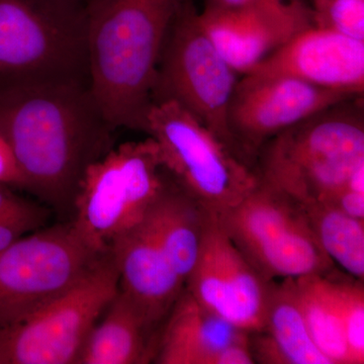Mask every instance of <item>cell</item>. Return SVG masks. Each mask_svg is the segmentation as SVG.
<instances>
[{"label": "cell", "mask_w": 364, "mask_h": 364, "mask_svg": "<svg viewBox=\"0 0 364 364\" xmlns=\"http://www.w3.org/2000/svg\"><path fill=\"white\" fill-rule=\"evenodd\" d=\"M335 207L354 219L364 220V193L344 188L331 200Z\"/></svg>", "instance_id": "28"}, {"label": "cell", "mask_w": 364, "mask_h": 364, "mask_svg": "<svg viewBox=\"0 0 364 364\" xmlns=\"http://www.w3.org/2000/svg\"><path fill=\"white\" fill-rule=\"evenodd\" d=\"M249 343L255 363L332 364L311 338L291 279L270 282L264 326Z\"/></svg>", "instance_id": "17"}, {"label": "cell", "mask_w": 364, "mask_h": 364, "mask_svg": "<svg viewBox=\"0 0 364 364\" xmlns=\"http://www.w3.org/2000/svg\"><path fill=\"white\" fill-rule=\"evenodd\" d=\"M152 328L121 291L105 310L104 318L91 330L77 363L142 364L155 355L150 344Z\"/></svg>", "instance_id": "19"}, {"label": "cell", "mask_w": 364, "mask_h": 364, "mask_svg": "<svg viewBox=\"0 0 364 364\" xmlns=\"http://www.w3.org/2000/svg\"><path fill=\"white\" fill-rule=\"evenodd\" d=\"M0 186H14L25 188L26 182L14 151L0 133Z\"/></svg>", "instance_id": "26"}, {"label": "cell", "mask_w": 364, "mask_h": 364, "mask_svg": "<svg viewBox=\"0 0 364 364\" xmlns=\"http://www.w3.org/2000/svg\"><path fill=\"white\" fill-rule=\"evenodd\" d=\"M215 215L235 246L268 282L334 272L335 263L318 244L303 205L262 182L241 202Z\"/></svg>", "instance_id": "7"}, {"label": "cell", "mask_w": 364, "mask_h": 364, "mask_svg": "<svg viewBox=\"0 0 364 364\" xmlns=\"http://www.w3.org/2000/svg\"><path fill=\"white\" fill-rule=\"evenodd\" d=\"M200 20L218 51L241 76L252 70L296 33L313 26L310 7L202 9Z\"/></svg>", "instance_id": "14"}, {"label": "cell", "mask_w": 364, "mask_h": 364, "mask_svg": "<svg viewBox=\"0 0 364 364\" xmlns=\"http://www.w3.org/2000/svg\"><path fill=\"white\" fill-rule=\"evenodd\" d=\"M0 364H2L1 358H0Z\"/></svg>", "instance_id": "31"}, {"label": "cell", "mask_w": 364, "mask_h": 364, "mask_svg": "<svg viewBox=\"0 0 364 364\" xmlns=\"http://www.w3.org/2000/svg\"><path fill=\"white\" fill-rule=\"evenodd\" d=\"M102 256L86 245L71 222L14 242L0 252V331L63 294Z\"/></svg>", "instance_id": "10"}, {"label": "cell", "mask_w": 364, "mask_h": 364, "mask_svg": "<svg viewBox=\"0 0 364 364\" xmlns=\"http://www.w3.org/2000/svg\"><path fill=\"white\" fill-rule=\"evenodd\" d=\"M345 188L364 193V162L358 165L347 179Z\"/></svg>", "instance_id": "30"}, {"label": "cell", "mask_w": 364, "mask_h": 364, "mask_svg": "<svg viewBox=\"0 0 364 364\" xmlns=\"http://www.w3.org/2000/svg\"><path fill=\"white\" fill-rule=\"evenodd\" d=\"M119 291L112 254L20 324L0 331L2 364L77 363L86 340Z\"/></svg>", "instance_id": "9"}, {"label": "cell", "mask_w": 364, "mask_h": 364, "mask_svg": "<svg viewBox=\"0 0 364 364\" xmlns=\"http://www.w3.org/2000/svg\"><path fill=\"white\" fill-rule=\"evenodd\" d=\"M355 97L361 95L318 87L289 76L244 74L237 82L228 111L235 147L254 168L258 151L272 136L316 112Z\"/></svg>", "instance_id": "11"}, {"label": "cell", "mask_w": 364, "mask_h": 364, "mask_svg": "<svg viewBox=\"0 0 364 364\" xmlns=\"http://www.w3.org/2000/svg\"><path fill=\"white\" fill-rule=\"evenodd\" d=\"M246 74L289 76L318 87L363 95L364 41L312 26Z\"/></svg>", "instance_id": "13"}, {"label": "cell", "mask_w": 364, "mask_h": 364, "mask_svg": "<svg viewBox=\"0 0 364 364\" xmlns=\"http://www.w3.org/2000/svg\"><path fill=\"white\" fill-rule=\"evenodd\" d=\"M109 252L119 273V291L154 329L168 316L184 284L172 269L146 217Z\"/></svg>", "instance_id": "15"}, {"label": "cell", "mask_w": 364, "mask_h": 364, "mask_svg": "<svg viewBox=\"0 0 364 364\" xmlns=\"http://www.w3.org/2000/svg\"><path fill=\"white\" fill-rule=\"evenodd\" d=\"M270 282L235 246L217 215H208L200 253L184 289L235 327L254 332L264 326Z\"/></svg>", "instance_id": "12"}, {"label": "cell", "mask_w": 364, "mask_h": 364, "mask_svg": "<svg viewBox=\"0 0 364 364\" xmlns=\"http://www.w3.org/2000/svg\"><path fill=\"white\" fill-rule=\"evenodd\" d=\"M313 26L364 41V0H306Z\"/></svg>", "instance_id": "23"}, {"label": "cell", "mask_w": 364, "mask_h": 364, "mask_svg": "<svg viewBox=\"0 0 364 364\" xmlns=\"http://www.w3.org/2000/svg\"><path fill=\"white\" fill-rule=\"evenodd\" d=\"M114 130L86 83L0 86V133L14 151L25 188L57 210L73 208L81 177L114 147Z\"/></svg>", "instance_id": "1"}, {"label": "cell", "mask_w": 364, "mask_h": 364, "mask_svg": "<svg viewBox=\"0 0 364 364\" xmlns=\"http://www.w3.org/2000/svg\"><path fill=\"white\" fill-rule=\"evenodd\" d=\"M306 329L318 350L332 364H351L343 326L328 286L327 275L291 279Z\"/></svg>", "instance_id": "20"}, {"label": "cell", "mask_w": 364, "mask_h": 364, "mask_svg": "<svg viewBox=\"0 0 364 364\" xmlns=\"http://www.w3.org/2000/svg\"><path fill=\"white\" fill-rule=\"evenodd\" d=\"M249 343V332L242 333L215 354L212 364H254Z\"/></svg>", "instance_id": "27"}, {"label": "cell", "mask_w": 364, "mask_h": 364, "mask_svg": "<svg viewBox=\"0 0 364 364\" xmlns=\"http://www.w3.org/2000/svg\"><path fill=\"white\" fill-rule=\"evenodd\" d=\"M328 286L338 310L351 364L364 363V280L327 275Z\"/></svg>", "instance_id": "22"}, {"label": "cell", "mask_w": 364, "mask_h": 364, "mask_svg": "<svg viewBox=\"0 0 364 364\" xmlns=\"http://www.w3.org/2000/svg\"><path fill=\"white\" fill-rule=\"evenodd\" d=\"M90 85L85 0H0V86Z\"/></svg>", "instance_id": "5"}, {"label": "cell", "mask_w": 364, "mask_h": 364, "mask_svg": "<svg viewBox=\"0 0 364 364\" xmlns=\"http://www.w3.org/2000/svg\"><path fill=\"white\" fill-rule=\"evenodd\" d=\"M50 215V210L7 191L0 186V222L21 223L39 230Z\"/></svg>", "instance_id": "24"}, {"label": "cell", "mask_w": 364, "mask_h": 364, "mask_svg": "<svg viewBox=\"0 0 364 364\" xmlns=\"http://www.w3.org/2000/svg\"><path fill=\"white\" fill-rule=\"evenodd\" d=\"M238 76L203 28L195 1L184 2L163 46L153 102L174 100L242 158L228 124Z\"/></svg>", "instance_id": "8"}, {"label": "cell", "mask_w": 364, "mask_h": 364, "mask_svg": "<svg viewBox=\"0 0 364 364\" xmlns=\"http://www.w3.org/2000/svg\"><path fill=\"white\" fill-rule=\"evenodd\" d=\"M166 318L153 358L159 364H212L218 352L247 332L200 305L186 289Z\"/></svg>", "instance_id": "16"}, {"label": "cell", "mask_w": 364, "mask_h": 364, "mask_svg": "<svg viewBox=\"0 0 364 364\" xmlns=\"http://www.w3.org/2000/svg\"><path fill=\"white\" fill-rule=\"evenodd\" d=\"M146 133L177 188L212 214L234 207L259 182L253 167L174 100L153 102Z\"/></svg>", "instance_id": "6"}, {"label": "cell", "mask_w": 364, "mask_h": 364, "mask_svg": "<svg viewBox=\"0 0 364 364\" xmlns=\"http://www.w3.org/2000/svg\"><path fill=\"white\" fill-rule=\"evenodd\" d=\"M246 6H277L309 9L306 0H203V9L226 11Z\"/></svg>", "instance_id": "25"}, {"label": "cell", "mask_w": 364, "mask_h": 364, "mask_svg": "<svg viewBox=\"0 0 364 364\" xmlns=\"http://www.w3.org/2000/svg\"><path fill=\"white\" fill-rule=\"evenodd\" d=\"M301 205L330 259L353 279L364 280V220L349 217L329 202Z\"/></svg>", "instance_id": "21"}, {"label": "cell", "mask_w": 364, "mask_h": 364, "mask_svg": "<svg viewBox=\"0 0 364 364\" xmlns=\"http://www.w3.org/2000/svg\"><path fill=\"white\" fill-rule=\"evenodd\" d=\"M169 181L152 136L112 147L81 177L72 225L93 252L104 255L145 219Z\"/></svg>", "instance_id": "4"}, {"label": "cell", "mask_w": 364, "mask_h": 364, "mask_svg": "<svg viewBox=\"0 0 364 364\" xmlns=\"http://www.w3.org/2000/svg\"><path fill=\"white\" fill-rule=\"evenodd\" d=\"M364 162L363 95L316 112L272 136L254 161L258 179L299 203L331 202Z\"/></svg>", "instance_id": "3"}, {"label": "cell", "mask_w": 364, "mask_h": 364, "mask_svg": "<svg viewBox=\"0 0 364 364\" xmlns=\"http://www.w3.org/2000/svg\"><path fill=\"white\" fill-rule=\"evenodd\" d=\"M208 212L170 181L146 215L172 269L186 287L202 245Z\"/></svg>", "instance_id": "18"}, {"label": "cell", "mask_w": 364, "mask_h": 364, "mask_svg": "<svg viewBox=\"0 0 364 364\" xmlns=\"http://www.w3.org/2000/svg\"><path fill=\"white\" fill-rule=\"evenodd\" d=\"M188 0H85L90 90L117 128L145 132L167 33Z\"/></svg>", "instance_id": "2"}, {"label": "cell", "mask_w": 364, "mask_h": 364, "mask_svg": "<svg viewBox=\"0 0 364 364\" xmlns=\"http://www.w3.org/2000/svg\"><path fill=\"white\" fill-rule=\"evenodd\" d=\"M37 231L21 223L0 222V252L31 232Z\"/></svg>", "instance_id": "29"}]
</instances>
